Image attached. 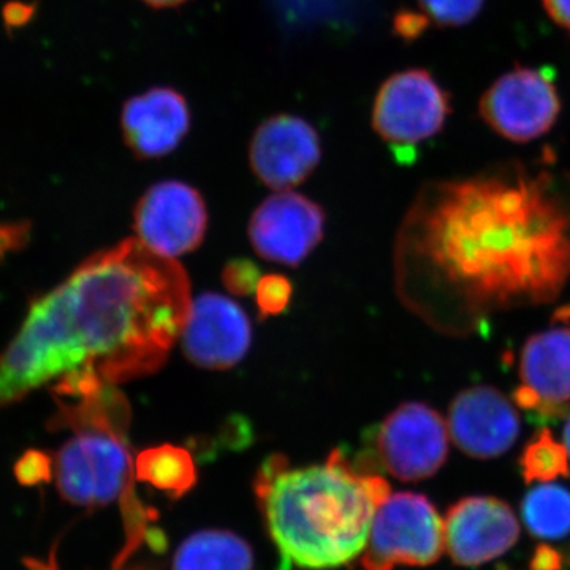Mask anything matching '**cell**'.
<instances>
[{
    "label": "cell",
    "mask_w": 570,
    "mask_h": 570,
    "mask_svg": "<svg viewBox=\"0 0 570 570\" xmlns=\"http://www.w3.org/2000/svg\"><path fill=\"white\" fill-rule=\"evenodd\" d=\"M395 265L397 294L442 332L549 303L570 277V190L519 167L431 184L404 219Z\"/></svg>",
    "instance_id": "6da1fadb"
},
{
    "label": "cell",
    "mask_w": 570,
    "mask_h": 570,
    "mask_svg": "<svg viewBox=\"0 0 570 570\" xmlns=\"http://www.w3.org/2000/svg\"><path fill=\"white\" fill-rule=\"evenodd\" d=\"M189 311V277L175 258L134 238L91 255L33 299L0 352V407L81 367L111 385L156 373Z\"/></svg>",
    "instance_id": "7a4b0ae2"
},
{
    "label": "cell",
    "mask_w": 570,
    "mask_h": 570,
    "mask_svg": "<svg viewBox=\"0 0 570 570\" xmlns=\"http://www.w3.org/2000/svg\"><path fill=\"white\" fill-rule=\"evenodd\" d=\"M255 497L283 561L307 570L336 569L365 550L387 480L336 449L324 464L292 468L268 456L254 479Z\"/></svg>",
    "instance_id": "3957f363"
},
{
    "label": "cell",
    "mask_w": 570,
    "mask_h": 570,
    "mask_svg": "<svg viewBox=\"0 0 570 570\" xmlns=\"http://www.w3.org/2000/svg\"><path fill=\"white\" fill-rule=\"evenodd\" d=\"M73 433L56 453V485L61 497L78 508L97 509L121 502L127 543L115 564L121 569L148 535L149 524L148 512L135 497V461L127 431L91 426Z\"/></svg>",
    "instance_id": "277c9868"
},
{
    "label": "cell",
    "mask_w": 570,
    "mask_h": 570,
    "mask_svg": "<svg viewBox=\"0 0 570 570\" xmlns=\"http://www.w3.org/2000/svg\"><path fill=\"white\" fill-rule=\"evenodd\" d=\"M445 549L444 521L425 494H390L371 524L362 566L365 570L426 568Z\"/></svg>",
    "instance_id": "5b68a950"
},
{
    "label": "cell",
    "mask_w": 570,
    "mask_h": 570,
    "mask_svg": "<svg viewBox=\"0 0 570 570\" xmlns=\"http://www.w3.org/2000/svg\"><path fill=\"white\" fill-rule=\"evenodd\" d=\"M449 455V428L433 409L422 403H407L395 409L379 425L371 444V456H358L356 463L374 472L379 464L393 478L420 482L433 478Z\"/></svg>",
    "instance_id": "8992f818"
},
{
    "label": "cell",
    "mask_w": 570,
    "mask_h": 570,
    "mask_svg": "<svg viewBox=\"0 0 570 570\" xmlns=\"http://www.w3.org/2000/svg\"><path fill=\"white\" fill-rule=\"evenodd\" d=\"M450 115V100L433 75L411 69L382 82L373 105L374 130L401 154L441 132Z\"/></svg>",
    "instance_id": "52a82bcc"
},
{
    "label": "cell",
    "mask_w": 570,
    "mask_h": 570,
    "mask_svg": "<svg viewBox=\"0 0 570 570\" xmlns=\"http://www.w3.org/2000/svg\"><path fill=\"white\" fill-rule=\"evenodd\" d=\"M561 111L553 78L546 70L517 67L499 77L480 99V116L505 140L527 142L549 132Z\"/></svg>",
    "instance_id": "ba28073f"
},
{
    "label": "cell",
    "mask_w": 570,
    "mask_h": 570,
    "mask_svg": "<svg viewBox=\"0 0 570 570\" xmlns=\"http://www.w3.org/2000/svg\"><path fill=\"white\" fill-rule=\"evenodd\" d=\"M138 239L163 257L193 253L204 242L208 212L195 187L181 181L154 184L134 213Z\"/></svg>",
    "instance_id": "9c48e42d"
},
{
    "label": "cell",
    "mask_w": 570,
    "mask_h": 570,
    "mask_svg": "<svg viewBox=\"0 0 570 570\" xmlns=\"http://www.w3.org/2000/svg\"><path fill=\"white\" fill-rule=\"evenodd\" d=\"M324 227V209L316 202L296 193H279L255 209L249 238L265 261L298 266L322 242Z\"/></svg>",
    "instance_id": "30bf717a"
},
{
    "label": "cell",
    "mask_w": 570,
    "mask_h": 570,
    "mask_svg": "<svg viewBox=\"0 0 570 570\" xmlns=\"http://www.w3.org/2000/svg\"><path fill=\"white\" fill-rule=\"evenodd\" d=\"M445 549L455 564L479 568L508 553L520 524L508 502L493 497L460 499L445 513Z\"/></svg>",
    "instance_id": "8fae6325"
},
{
    "label": "cell",
    "mask_w": 570,
    "mask_h": 570,
    "mask_svg": "<svg viewBox=\"0 0 570 570\" xmlns=\"http://www.w3.org/2000/svg\"><path fill=\"white\" fill-rule=\"evenodd\" d=\"M322 157L321 137L305 119L276 115L257 127L249 145L253 171L265 186L287 190L316 170Z\"/></svg>",
    "instance_id": "7c38bea8"
},
{
    "label": "cell",
    "mask_w": 570,
    "mask_h": 570,
    "mask_svg": "<svg viewBox=\"0 0 570 570\" xmlns=\"http://www.w3.org/2000/svg\"><path fill=\"white\" fill-rule=\"evenodd\" d=\"M517 404L540 423L562 417L570 404V328L557 326L521 351Z\"/></svg>",
    "instance_id": "4fadbf2b"
},
{
    "label": "cell",
    "mask_w": 570,
    "mask_h": 570,
    "mask_svg": "<svg viewBox=\"0 0 570 570\" xmlns=\"http://www.w3.org/2000/svg\"><path fill=\"white\" fill-rule=\"evenodd\" d=\"M181 341L184 354L194 365L206 370H230L249 351L253 326L234 299L204 294L190 305Z\"/></svg>",
    "instance_id": "5bb4252c"
},
{
    "label": "cell",
    "mask_w": 570,
    "mask_h": 570,
    "mask_svg": "<svg viewBox=\"0 0 570 570\" xmlns=\"http://www.w3.org/2000/svg\"><path fill=\"white\" fill-rule=\"evenodd\" d=\"M449 433L466 455L497 459L512 449L519 439L520 417L499 390L480 385L453 401Z\"/></svg>",
    "instance_id": "9a60e30c"
},
{
    "label": "cell",
    "mask_w": 570,
    "mask_h": 570,
    "mask_svg": "<svg viewBox=\"0 0 570 570\" xmlns=\"http://www.w3.org/2000/svg\"><path fill=\"white\" fill-rule=\"evenodd\" d=\"M190 110L181 92L153 88L124 104V140L140 159H157L174 153L190 130Z\"/></svg>",
    "instance_id": "2e32d148"
},
{
    "label": "cell",
    "mask_w": 570,
    "mask_h": 570,
    "mask_svg": "<svg viewBox=\"0 0 570 570\" xmlns=\"http://www.w3.org/2000/svg\"><path fill=\"white\" fill-rule=\"evenodd\" d=\"M249 543L230 531H200L176 551L174 570H253Z\"/></svg>",
    "instance_id": "e0dca14e"
},
{
    "label": "cell",
    "mask_w": 570,
    "mask_h": 570,
    "mask_svg": "<svg viewBox=\"0 0 570 570\" xmlns=\"http://www.w3.org/2000/svg\"><path fill=\"white\" fill-rule=\"evenodd\" d=\"M135 479L179 499L197 483V469L189 450L174 444L142 450L135 460Z\"/></svg>",
    "instance_id": "ac0fdd59"
},
{
    "label": "cell",
    "mask_w": 570,
    "mask_h": 570,
    "mask_svg": "<svg viewBox=\"0 0 570 570\" xmlns=\"http://www.w3.org/2000/svg\"><path fill=\"white\" fill-rule=\"evenodd\" d=\"M521 517L532 535L558 540L570 534V490L543 483L528 491L521 502Z\"/></svg>",
    "instance_id": "d6986e66"
},
{
    "label": "cell",
    "mask_w": 570,
    "mask_h": 570,
    "mask_svg": "<svg viewBox=\"0 0 570 570\" xmlns=\"http://www.w3.org/2000/svg\"><path fill=\"white\" fill-rule=\"evenodd\" d=\"M569 453L549 430L532 439L521 453V475L527 482L549 483L570 474Z\"/></svg>",
    "instance_id": "ffe728a7"
},
{
    "label": "cell",
    "mask_w": 570,
    "mask_h": 570,
    "mask_svg": "<svg viewBox=\"0 0 570 570\" xmlns=\"http://www.w3.org/2000/svg\"><path fill=\"white\" fill-rule=\"evenodd\" d=\"M485 0H419L426 20L445 28L466 26L479 17Z\"/></svg>",
    "instance_id": "44dd1931"
},
{
    "label": "cell",
    "mask_w": 570,
    "mask_h": 570,
    "mask_svg": "<svg viewBox=\"0 0 570 570\" xmlns=\"http://www.w3.org/2000/svg\"><path fill=\"white\" fill-rule=\"evenodd\" d=\"M294 285L284 275L262 277L255 291L258 314L262 318L279 316L291 305Z\"/></svg>",
    "instance_id": "7402d4cb"
},
{
    "label": "cell",
    "mask_w": 570,
    "mask_h": 570,
    "mask_svg": "<svg viewBox=\"0 0 570 570\" xmlns=\"http://www.w3.org/2000/svg\"><path fill=\"white\" fill-rule=\"evenodd\" d=\"M55 460L50 453L43 450L31 449L22 453L20 460L14 464V478L22 487H37L40 483H48L52 478Z\"/></svg>",
    "instance_id": "603a6c76"
},
{
    "label": "cell",
    "mask_w": 570,
    "mask_h": 570,
    "mask_svg": "<svg viewBox=\"0 0 570 570\" xmlns=\"http://www.w3.org/2000/svg\"><path fill=\"white\" fill-rule=\"evenodd\" d=\"M261 279V269L253 262L246 261V258L230 262V264L225 266L223 273L225 288L238 296L253 294V292L257 291Z\"/></svg>",
    "instance_id": "cb8c5ba5"
},
{
    "label": "cell",
    "mask_w": 570,
    "mask_h": 570,
    "mask_svg": "<svg viewBox=\"0 0 570 570\" xmlns=\"http://www.w3.org/2000/svg\"><path fill=\"white\" fill-rule=\"evenodd\" d=\"M29 220H0V265L11 254L21 253L31 242Z\"/></svg>",
    "instance_id": "d4e9b609"
},
{
    "label": "cell",
    "mask_w": 570,
    "mask_h": 570,
    "mask_svg": "<svg viewBox=\"0 0 570 570\" xmlns=\"http://www.w3.org/2000/svg\"><path fill=\"white\" fill-rule=\"evenodd\" d=\"M566 557L560 550L551 547H539L532 554L530 570H562L564 569Z\"/></svg>",
    "instance_id": "484cf974"
},
{
    "label": "cell",
    "mask_w": 570,
    "mask_h": 570,
    "mask_svg": "<svg viewBox=\"0 0 570 570\" xmlns=\"http://www.w3.org/2000/svg\"><path fill=\"white\" fill-rule=\"evenodd\" d=\"M542 2L554 24L570 32V0H542Z\"/></svg>",
    "instance_id": "4316f807"
},
{
    "label": "cell",
    "mask_w": 570,
    "mask_h": 570,
    "mask_svg": "<svg viewBox=\"0 0 570 570\" xmlns=\"http://www.w3.org/2000/svg\"><path fill=\"white\" fill-rule=\"evenodd\" d=\"M425 20L422 17H414V14H406L403 20L396 21V29L404 37L417 36L420 31H422L423 24H425Z\"/></svg>",
    "instance_id": "83f0119b"
},
{
    "label": "cell",
    "mask_w": 570,
    "mask_h": 570,
    "mask_svg": "<svg viewBox=\"0 0 570 570\" xmlns=\"http://www.w3.org/2000/svg\"><path fill=\"white\" fill-rule=\"evenodd\" d=\"M142 2L148 3L154 9H171V7L183 6L187 0H142Z\"/></svg>",
    "instance_id": "f1b7e54d"
},
{
    "label": "cell",
    "mask_w": 570,
    "mask_h": 570,
    "mask_svg": "<svg viewBox=\"0 0 570 570\" xmlns=\"http://www.w3.org/2000/svg\"><path fill=\"white\" fill-rule=\"evenodd\" d=\"M26 566L31 570H58V568H56L55 560L41 562L29 558V560H26Z\"/></svg>",
    "instance_id": "f546056e"
},
{
    "label": "cell",
    "mask_w": 570,
    "mask_h": 570,
    "mask_svg": "<svg viewBox=\"0 0 570 570\" xmlns=\"http://www.w3.org/2000/svg\"><path fill=\"white\" fill-rule=\"evenodd\" d=\"M564 445H566V449H568L569 459H570V419H569L568 425H566V430H564Z\"/></svg>",
    "instance_id": "4dcf8cb0"
}]
</instances>
